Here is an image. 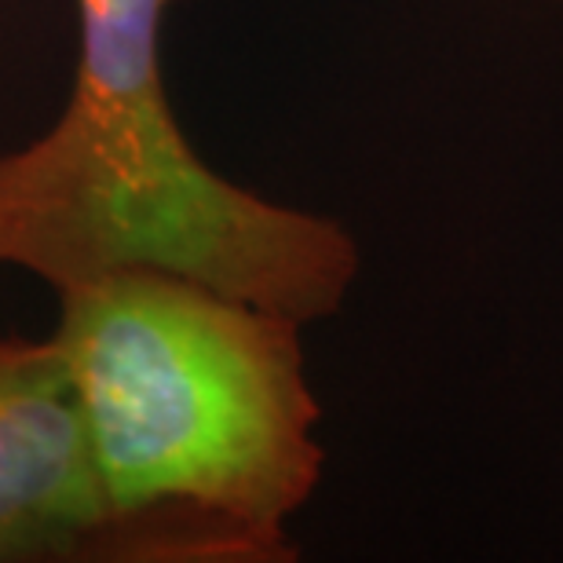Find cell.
Instances as JSON below:
<instances>
[{"label": "cell", "mask_w": 563, "mask_h": 563, "mask_svg": "<svg viewBox=\"0 0 563 563\" xmlns=\"http://www.w3.org/2000/svg\"><path fill=\"white\" fill-rule=\"evenodd\" d=\"M103 498L96 560L278 563L325 468L300 322L165 267L55 292Z\"/></svg>", "instance_id": "6da1fadb"}, {"label": "cell", "mask_w": 563, "mask_h": 563, "mask_svg": "<svg viewBox=\"0 0 563 563\" xmlns=\"http://www.w3.org/2000/svg\"><path fill=\"white\" fill-rule=\"evenodd\" d=\"M176 0H77L63 114L0 154V267L55 292L114 267H165L308 325L352 297L363 250L341 220L245 190L173 114L162 26Z\"/></svg>", "instance_id": "7a4b0ae2"}, {"label": "cell", "mask_w": 563, "mask_h": 563, "mask_svg": "<svg viewBox=\"0 0 563 563\" xmlns=\"http://www.w3.org/2000/svg\"><path fill=\"white\" fill-rule=\"evenodd\" d=\"M103 498L59 347L0 336V563L96 560Z\"/></svg>", "instance_id": "3957f363"}]
</instances>
